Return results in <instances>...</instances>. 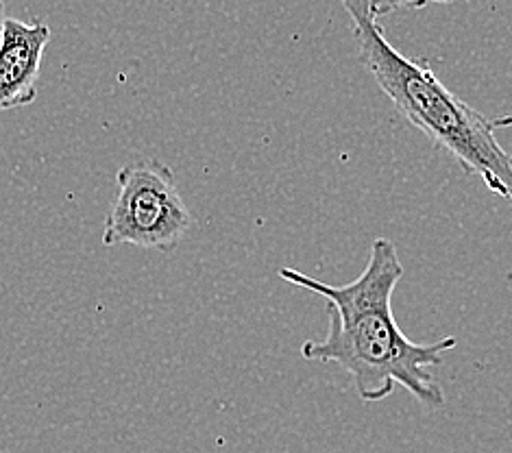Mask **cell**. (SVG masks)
Here are the masks:
<instances>
[{"label":"cell","mask_w":512,"mask_h":453,"mask_svg":"<svg viewBox=\"0 0 512 453\" xmlns=\"http://www.w3.org/2000/svg\"><path fill=\"white\" fill-rule=\"evenodd\" d=\"M351 20L358 59L377 88L412 127L456 159L465 175L484 181L512 207V155L497 140L499 129L512 127V116L491 118L451 92L419 59H410L386 40L371 0H343Z\"/></svg>","instance_id":"obj_1"},{"label":"cell","mask_w":512,"mask_h":453,"mask_svg":"<svg viewBox=\"0 0 512 453\" xmlns=\"http://www.w3.org/2000/svg\"><path fill=\"white\" fill-rule=\"evenodd\" d=\"M329 329L323 340L303 342L301 355L310 362L338 364L351 377L362 401H384L401 386L425 408L445 406V393L432 375L443 355L456 349L454 336L434 342L410 340L395 321L393 308L369 310L340 318L327 310Z\"/></svg>","instance_id":"obj_2"},{"label":"cell","mask_w":512,"mask_h":453,"mask_svg":"<svg viewBox=\"0 0 512 453\" xmlns=\"http://www.w3.org/2000/svg\"><path fill=\"white\" fill-rule=\"evenodd\" d=\"M116 199L105 218L103 244L173 253L194 225L175 173L160 159H136L118 170Z\"/></svg>","instance_id":"obj_3"},{"label":"cell","mask_w":512,"mask_h":453,"mask_svg":"<svg viewBox=\"0 0 512 453\" xmlns=\"http://www.w3.org/2000/svg\"><path fill=\"white\" fill-rule=\"evenodd\" d=\"M404 264L399 260L395 244L388 238H375L371 242V253L367 268L358 279L347 286H329L321 279H312L295 268H282L279 277L292 286L306 288L327 301V310L336 312L340 318H351L369 310L393 308V295L401 279H404Z\"/></svg>","instance_id":"obj_4"},{"label":"cell","mask_w":512,"mask_h":453,"mask_svg":"<svg viewBox=\"0 0 512 453\" xmlns=\"http://www.w3.org/2000/svg\"><path fill=\"white\" fill-rule=\"evenodd\" d=\"M53 33L44 20H5L0 40V112L27 107L38 99L42 59Z\"/></svg>","instance_id":"obj_5"},{"label":"cell","mask_w":512,"mask_h":453,"mask_svg":"<svg viewBox=\"0 0 512 453\" xmlns=\"http://www.w3.org/2000/svg\"><path fill=\"white\" fill-rule=\"evenodd\" d=\"M430 3L451 5V3H456V0H371V9H373V14L380 18V16L395 14V11H404V9H410V11L423 9Z\"/></svg>","instance_id":"obj_6"},{"label":"cell","mask_w":512,"mask_h":453,"mask_svg":"<svg viewBox=\"0 0 512 453\" xmlns=\"http://www.w3.org/2000/svg\"><path fill=\"white\" fill-rule=\"evenodd\" d=\"M5 3L0 0V40H3V31H5Z\"/></svg>","instance_id":"obj_7"}]
</instances>
